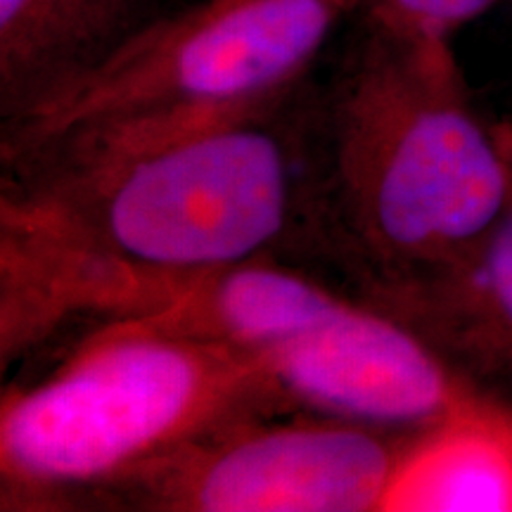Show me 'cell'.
<instances>
[{
    "label": "cell",
    "mask_w": 512,
    "mask_h": 512,
    "mask_svg": "<svg viewBox=\"0 0 512 512\" xmlns=\"http://www.w3.org/2000/svg\"><path fill=\"white\" fill-rule=\"evenodd\" d=\"M505 8L510 10V17H512V0H508V3H505Z\"/></svg>",
    "instance_id": "14"
},
{
    "label": "cell",
    "mask_w": 512,
    "mask_h": 512,
    "mask_svg": "<svg viewBox=\"0 0 512 512\" xmlns=\"http://www.w3.org/2000/svg\"><path fill=\"white\" fill-rule=\"evenodd\" d=\"M238 422L140 467L86 508L155 512H380L413 432L330 415Z\"/></svg>",
    "instance_id": "5"
},
{
    "label": "cell",
    "mask_w": 512,
    "mask_h": 512,
    "mask_svg": "<svg viewBox=\"0 0 512 512\" xmlns=\"http://www.w3.org/2000/svg\"><path fill=\"white\" fill-rule=\"evenodd\" d=\"M209 5H216V8H221V5H230V3H238V0H207Z\"/></svg>",
    "instance_id": "13"
},
{
    "label": "cell",
    "mask_w": 512,
    "mask_h": 512,
    "mask_svg": "<svg viewBox=\"0 0 512 512\" xmlns=\"http://www.w3.org/2000/svg\"><path fill=\"white\" fill-rule=\"evenodd\" d=\"M366 0H238L140 27L29 112L3 121L5 166L81 155L280 98Z\"/></svg>",
    "instance_id": "4"
},
{
    "label": "cell",
    "mask_w": 512,
    "mask_h": 512,
    "mask_svg": "<svg viewBox=\"0 0 512 512\" xmlns=\"http://www.w3.org/2000/svg\"><path fill=\"white\" fill-rule=\"evenodd\" d=\"M290 411L418 432L477 394L420 335L363 299L256 351Z\"/></svg>",
    "instance_id": "6"
},
{
    "label": "cell",
    "mask_w": 512,
    "mask_h": 512,
    "mask_svg": "<svg viewBox=\"0 0 512 512\" xmlns=\"http://www.w3.org/2000/svg\"><path fill=\"white\" fill-rule=\"evenodd\" d=\"M508 0H366V22L401 36L453 41L460 29Z\"/></svg>",
    "instance_id": "11"
},
{
    "label": "cell",
    "mask_w": 512,
    "mask_h": 512,
    "mask_svg": "<svg viewBox=\"0 0 512 512\" xmlns=\"http://www.w3.org/2000/svg\"><path fill=\"white\" fill-rule=\"evenodd\" d=\"M380 512H512V406L477 392L413 432Z\"/></svg>",
    "instance_id": "8"
},
{
    "label": "cell",
    "mask_w": 512,
    "mask_h": 512,
    "mask_svg": "<svg viewBox=\"0 0 512 512\" xmlns=\"http://www.w3.org/2000/svg\"><path fill=\"white\" fill-rule=\"evenodd\" d=\"M302 86L169 133L5 169L0 363L81 318H143L313 216Z\"/></svg>",
    "instance_id": "1"
},
{
    "label": "cell",
    "mask_w": 512,
    "mask_h": 512,
    "mask_svg": "<svg viewBox=\"0 0 512 512\" xmlns=\"http://www.w3.org/2000/svg\"><path fill=\"white\" fill-rule=\"evenodd\" d=\"M358 299L420 335L477 392L512 406V204L456 259L361 280Z\"/></svg>",
    "instance_id": "7"
},
{
    "label": "cell",
    "mask_w": 512,
    "mask_h": 512,
    "mask_svg": "<svg viewBox=\"0 0 512 512\" xmlns=\"http://www.w3.org/2000/svg\"><path fill=\"white\" fill-rule=\"evenodd\" d=\"M290 413L249 351L110 320L0 403V508H86L102 489L238 422Z\"/></svg>",
    "instance_id": "3"
},
{
    "label": "cell",
    "mask_w": 512,
    "mask_h": 512,
    "mask_svg": "<svg viewBox=\"0 0 512 512\" xmlns=\"http://www.w3.org/2000/svg\"><path fill=\"white\" fill-rule=\"evenodd\" d=\"M344 302L347 297L268 256L204 273L162 309L126 320L256 354L320 323Z\"/></svg>",
    "instance_id": "9"
},
{
    "label": "cell",
    "mask_w": 512,
    "mask_h": 512,
    "mask_svg": "<svg viewBox=\"0 0 512 512\" xmlns=\"http://www.w3.org/2000/svg\"><path fill=\"white\" fill-rule=\"evenodd\" d=\"M138 0H0V112H29L136 34Z\"/></svg>",
    "instance_id": "10"
},
{
    "label": "cell",
    "mask_w": 512,
    "mask_h": 512,
    "mask_svg": "<svg viewBox=\"0 0 512 512\" xmlns=\"http://www.w3.org/2000/svg\"><path fill=\"white\" fill-rule=\"evenodd\" d=\"M313 143L318 223L358 283L456 259L512 204V162L472 107L451 41L366 22Z\"/></svg>",
    "instance_id": "2"
},
{
    "label": "cell",
    "mask_w": 512,
    "mask_h": 512,
    "mask_svg": "<svg viewBox=\"0 0 512 512\" xmlns=\"http://www.w3.org/2000/svg\"><path fill=\"white\" fill-rule=\"evenodd\" d=\"M494 128H496L498 140H501L505 155H508V159L512 162V114L510 117H505L503 121H498V124H494Z\"/></svg>",
    "instance_id": "12"
}]
</instances>
